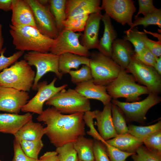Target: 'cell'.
Listing matches in <instances>:
<instances>
[{
	"mask_svg": "<svg viewBox=\"0 0 161 161\" xmlns=\"http://www.w3.org/2000/svg\"><path fill=\"white\" fill-rule=\"evenodd\" d=\"M94 140L79 136L74 142V148L78 160L82 161H94L93 152Z\"/></svg>",
	"mask_w": 161,
	"mask_h": 161,
	"instance_id": "obj_26",
	"label": "cell"
},
{
	"mask_svg": "<svg viewBox=\"0 0 161 161\" xmlns=\"http://www.w3.org/2000/svg\"><path fill=\"white\" fill-rule=\"evenodd\" d=\"M135 54L132 45L123 38H117L112 45L111 58L121 68L125 70Z\"/></svg>",
	"mask_w": 161,
	"mask_h": 161,
	"instance_id": "obj_18",
	"label": "cell"
},
{
	"mask_svg": "<svg viewBox=\"0 0 161 161\" xmlns=\"http://www.w3.org/2000/svg\"><path fill=\"white\" fill-rule=\"evenodd\" d=\"M125 70L131 73L136 81L148 88L150 92L158 95L161 93V75L153 67L145 64L134 55Z\"/></svg>",
	"mask_w": 161,
	"mask_h": 161,
	"instance_id": "obj_9",
	"label": "cell"
},
{
	"mask_svg": "<svg viewBox=\"0 0 161 161\" xmlns=\"http://www.w3.org/2000/svg\"><path fill=\"white\" fill-rule=\"evenodd\" d=\"M32 119L30 112L23 115L0 113V133L14 135L24 125Z\"/></svg>",
	"mask_w": 161,
	"mask_h": 161,
	"instance_id": "obj_19",
	"label": "cell"
},
{
	"mask_svg": "<svg viewBox=\"0 0 161 161\" xmlns=\"http://www.w3.org/2000/svg\"><path fill=\"white\" fill-rule=\"evenodd\" d=\"M12 0H0V9L5 12L11 10Z\"/></svg>",
	"mask_w": 161,
	"mask_h": 161,
	"instance_id": "obj_47",
	"label": "cell"
},
{
	"mask_svg": "<svg viewBox=\"0 0 161 161\" xmlns=\"http://www.w3.org/2000/svg\"><path fill=\"white\" fill-rule=\"evenodd\" d=\"M58 161H78V159L74 148V142L66 143L56 148Z\"/></svg>",
	"mask_w": 161,
	"mask_h": 161,
	"instance_id": "obj_35",
	"label": "cell"
},
{
	"mask_svg": "<svg viewBox=\"0 0 161 161\" xmlns=\"http://www.w3.org/2000/svg\"><path fill=\"white\" fill-rule=\"evenodd\" d=\"M78 161H82L80 160H78Z\"/></svg>",
	"mask_w": 161,
	"mask_h": 161,
	"instance_id": "obj_50",
	"label": "cell"
},
{
	"mask_svg": "<svg viewBox=\"0 0 161 161\" xmlns=\"http://www.w3.org/2000/svg\"><path fill=\"white\" fill-rule=\"evenodd\" d=\"M9 27L13 44L18 51L48 52L54 41V39L44 35L33 27H16L10 24Z\"/></svg>",
	"mask_w": 161,
	"mask_h": 161,
	"instance_id": "obj_2",
	"label": "cell"
},
{
	"mask_svg": "<svg viewBox=\"0 0 161 161\" xmlns=\"http://www.w3.org/2000/svg\"><path fill=\"white\" fill-rule=\"evenodd\" d=\"M90 67L94 83L107 86L117 77L120 67L111 58L95 51L91 53Z\"/></svg>",
	"mask_w": 161,
	"mask_h": 161,
	"instance_id": "obj_6",
	"label": "cell"
},
{
	"mask_svg": "<svg viewBox=\"0 0 161 161\" xmlns=\"http://www.w3.org/2000/svg\"><path fill=\"white\" fill-rule=\"evenodd\" d=\"M35 76L26 60L17 61L0 72V86L28 92L32 88Z\"/></svg>",
	"mask_w": 161,
	"mask_h": 161,
	"instance_id": "obj_3",
	"label": "cell"
},
{
	"mask_svg": "<svg viewBox=\"0 0 161 161\" xmlns=\"http://www.w3.org/2000/svg\"><path fill=\"white\" fill-rule=\"evenodd\" d=\"M45 104L54 107L59 112L72 114L90 111L89 99L75 89H65L57 93L47 100Z\"/></svg>",
	"mask_w": 161,
	"mask_h": 161,
	"instance_id": "obj_5",
	"label": "cell"
},
{
	"mask_svg": "<svg viewBox=\"0 0 161 161\" xmlns=\"http://www.w3.org/2000/svg\"><path fill=\"white\" fill-rule=\"evenodd\" d=\"M134 55L145 64L153 67L158 58L146 47L140 53Z\"/></svg>",
	"mask_w": 161,
	"mask_h": 161,
	"instance_id": "obj_43",
	"label": "cell"
},
{
	"mask_svg": "<svg viewBox=\"0 0 161 161\" xmlns=\"http://www.w3.org/2000/svg\"><path fill=\"white\" fill-rule=\"evenodd\" d=\"M93 152L94 161H111L106 148L101 141L94 139Z\"/></svg>",
	"mask_w": 161,
	"mask_h": 161,
	"instance_id": "obj_41",
	"label": "cell"
},
{
	"mask_svg": "<svg viewBox=\"0 0 161 161\" xmlns=\"http://www.w3.org/2000/svg\"><path fill=\"white\" fill-rule=\"evenodd\" d=\"M138 2L139 9L134 16V19L140 14L145 16L154 13L159 10L154 6L152 0H138Z\"/></svg>",
	"mask_w": 161,
	"mask_h": 161,
	"instance_id": "obj_42",
	"label": "cell"
},
{
	"mask_svg": "<svg viewBox=\"0 0 161 161\" xmlns=\"http://www.w3.org/2000/svg\"><path fill=\"white\" fill-rule=\"evenodd\" d=\"M45 133V128L39 123L33 122L32 119L24 125L14 136L16 139L36 141L41 140Z\"/></svg>",
	"mask_w": 161,
	"mask_h": 161,
	"instance_id": "obj_25",
	"label": "cell"
},
{
	"mask_svg": "<svg viewBox=\"0 0 161 161\" xmlns=\"http://www.w3.org/2000/svg\"><path fill=\"white\" fill-rule=\"evenodd\" d=\"M66 0H49V6L53 15L58 33L63 29V22L66 19L65 5Z\"/></svg>",
	"mask_w": 161,
	"mask_h": 161,
	"instance_id": "obj_27",
	"label": "cell"
},
{
	"mask_svg": "<svg viewBox=\"0 0 161 161\" xmlns=\"http://www.w3.org/2000/svg\"><path fill=\"white\" fill-rule=\"evenodd\" d=\"M136 82L132 75L121 69L117 77L106 86L107 92L113 100L124 97L127 102L137 101L140 95L150 92L146 87Z\"/></svg>",
	"mask_w": 161,
	"mask_h": 161,
	"instance_id": "obj_4",
	"label": "cell"
},
{
	"mask_svg": "<svg viewBox=\"0 0 161 161\" xmlns=\"http://www.w3.org/2000/svg\"><path fill=\"white\" fill-rule=\"evenodd\" d=\"M103 15L101 11L89 15L83 30L81 44L88 50L97 49L99 32Z\"/></svg>",
	"mask_w": 161,
	"mask_h": 161,
	"instance_id": "obj_16",
	"label": "cell"
},
{
	"mask_svg": "<svg viewBox=\"0 0 161 161\" xmlns=\"http://www.w3.org/2000/svg\"><path fill=\"white\" fill-rule=\"evenodd\" d=\"M131 157V161H161V154L151 151L142 145Z\"/></svg>",
	"mask_w": 161,
	"mask_h": 161,
	"instance_id": "obj_34",
	"label": "cell"
},
{
	"mask_svg": "<svg viewBox=\"0 0 161 161\" xmlns=\"http://www.w3.org/2000/svg\"><path fill=\"white\" fill-rule=\"evenodd\" d=\"M59 56L51 52L43 53L30 51L24 54V59L30 66H34L36 69V72L33 84V89H36L39 80L45 74L49 72L55 73L57 77L61 79L63 75L58 69Z\"/></svg>",
	"mask_w": 161,
	"mask_h": 161,
	"instance_id": "obj_8",
	"label": "cell"
},
{
	"mask_svg": "<svg viewBox=\"0 0 161 161\" xmlns=\"http://www.w3.org/2000/svg\"><path fill=\"white\" fill-rule=\"evenodd\" d=\"M144 41L145 47L155 56L158 58L161 56V42L155 41L149 38L146 34L144 36Z\"/></svg>",
	"mask_w": 161,
	"mask_h": 161,
	"instance_id": "obj_45",
	"label": "cell"
},
{
	"mask_svg": "<svg viewBox=\"0 0 161 161\" xmlns=\"http://www.w3.org/2000/svg\"><path fill=\"white\" fill-rule=\"evenodd\" d=\"M112 117L113 124L118 135L128 133L125 117L120 109L111 102Z\"/></svg>",
	"mask_w": 161,
	"mask_h": 161,
	"instance_id": "obj_30",
	"label": "cell"
},
{
	"mask_svg": "<svg viewBox=\"0 0 161 161\" xmlns=\"http://www.w3.org/2000/svg\"><path fill=\"white\" fill-rule=\"evenodd\" d=\"M153 67L160 75H161V56L158 57Z\"/></svg>",
	"mask_w": 161,
	"mask_h": 161,
	"instance_id": "obj_48",
	"label": "cell"
},
{
	"mask_svg": "<svg viewBox=\"0 0 161 161\" xmlns=\"http://www.w3.org/2000/svg\"><path fill=\"white\" fill-rule=\"evenodd\" d=\"M106 141L122 151L132 153H135L139 147L143 144L141 141L129 133L118 135Z\"/></svg>",
	"mask_w": 161,
	"mask_h": 161,
	"instance_id": "obj_23",
	"label": "cell"
},
{
	"mask_svg": "<svg viewBox=\"0 0 161 161\" xmlns=\"http://www.w3.org/2000/svg\"><path fill=\"white\" fill-rule=\"evenodd\" d=\"M161 101V98L158 95L150 92L147 97L140 101L129 103L113 99L111 101L121 110L126 122H135L144 125L148 111Z\"/></svg>",
	"mask_w": 161,
	"mask_h": 161,
	"instance_id": "obj_7",
	"label": "cell"
},
{
	"mask_svg": "<svg viewBox=\"0 0 161 161\" xmlns=\"http://www.w3.org/2000/svg\"><path fill=\"white\" fill-rule=\"evenodd\" d=\"M38 161H58V154L55 151H47L40 157Z\"/></svg>",
	"mask_w": 161,
	"mask_h": 161,
	"instance_id": "obj_46",
	"label": "cell"
},
{
	"mask_svg": "<svg viewBox=\"0 0 161 161\" xmlns=\"http://www.w3.org/2000/svg\"><path fill=\"white\" fill-rule=\"evenodd\" d=\"M100 0H66V18L82 14H91L101 11Z\"/></svg>",
	"mask_w": 161,
	"mask_h": 161,
	"instance_id": "obj_21",
	"label": "cell"
},
{
	"mask_svg": "<svg viewBox=\"0 0 161 161\" xmlns=\"http://www.w3.org/2000/svg\"><path fill=\"white\" fill-rule=\"evenodd\" d=\"M128 127V133L142 142L143 140L148 136L161 130V121L160 120L154 124L146 126H140L129 124Z\"/></svg>",
	"mask_w": 161,
	"mask_h": 161,
	"instance_id": "obj_29",
	"label": "cell"
},
{
	"mask_svg": "<svg viewBox=\"0 0 161 161\" xmlns=\"http://www.w3.org/2000/svg\"><path fill=\"white\" fill-rule=\"evenodd\" d=\"M105 146L111 161H125L129 157L134 153L122 151L107 143L105 141L101 142Z\"/></svg>",
	"mask_w": 161,
	"mask_h": 161,
	"instance_id": "obj_38",
	"label": "cell"
},
{
	"mask_svg": "<svg viewBox=\"0 0 161 161\" xmlns=\"http://www.w3.org/2000/svg\"><path fill=\"white\" fill-rule=\"evenodd\" d=\"M142 142L148 149L161 154V130L148 136Z\"/></svg>",
	"mask_w": 161,
	"mask_h": 161,
	"instance_id": "obj_37",
	"label": "cell"
},
{
	"mask_svg": "<svg viewBox=\"0 0 161 161\" xmlns=\"http://www.w3.org/2000/svg\"><path fill=\"white\" fill-rule=\"evenodd\" d=\"M125 161H127L126 160Z\"/></svg>",
	"mask_w": 161,
	"mask_h": 161,
	"instance_id": "obj_52",
	"label": "cell"
},
{
	"mask_svg": "<svg viewBox=\"0 0 161 161\" xmlns=\"http://www.w3.org/2000/svg\"><path fill=\"white\" fill-rule=\"evenodd\" d=\"M15 139L18 142L21 148L27 156L34 159H38V154L44 146L42 140L30 141Z\"/></svg>",
	"mask_w": 161,
	"mask_h": 161,
	"instance_id": "obj_32",
	"label": "cell"
},
{
	"mask_svg": "<svg viewBox=\"0 0 161 161\" xmlns=\"http://www.w3.org/2000/svg\"><path fill=\"white\" fill-rule=\"evenodd\" d=\"M82 64L90 66L89 58L70 53H65L59 56L58 69L63 75L69 73L72 69H78Z\"/></svg>",
	"mask_w": 161,
	"mask_h": 161,
	"instance_id": "obj_24",
	"label": "cell"
},
{
	"mask_svg": "<svg viewBox=\"0 0 161 161\" xmlns=\"http://www.w3.org/2000/svg\"><path fill=\"white\" fill-rule=\"evenodd\" d=\"M82 35L80 32L76 33L63 29L54 39L50 52L58 56L70 53L87 58L90 57L91 52L80 42L79 38Z\"/></svg>",
	"mask_w": 161,
	"mask_h": 161,
	"instance_id": "obj_10",
	"label": "cell"
},
{
	"mask_svg": "<svg viewBox=\"0 0 161 161\" xmlns=\"http://www.w3.org/2000/svg\"><path fill=\"white\" fill-rule=\"evenodd\" d=\"M101 10L123 25L127 24L130 27L133 22L132 17L136 8L132 0H103Z\"/></svg>",
	"mask_w": 161,
	"mask_h": 161,
	"instance_id": "obj_12",
	"label": "cell"
},
{
	"mask_svg": "<svg viewBox=\"0 0 161 161\" xmlns=\"http://www.w3.org/2000/svg\"><path fill=\"white\" fill-rule=\"evenodd\" d=\"M11 10V25L16 27L31 26L37 28L33 11L26 0H12Z\"/></svg>",
	"mask_w": 161,
	"mask_h": 161,
	"instance_id": "obj_15",
	"label": "cell"
},
{
	"mask_svg": "<svg viewBox=\"0 0 161 161\" xmlns=\"http://www.w3.org/2000/svg\"><path fill=\"white\" fill-rule=\"evenodd\" d=\"M57 80L54 78L49 84L46 81L38 82L36 87L38 92L23 107L21 111L24 112H33L39 115L43 111V106L44 103L55 95L65 89L67 84L59 87L55 86Z\"/></svg>",
	"mask_w": 161,
	"mask_h": 161,
	"instance_id": "obj_11",
	"label": "cell"
},
{
	"mask_svg": "<svg viewBox=\"0 0 161 161\" xmlns=\"http://www.w3.org/2000/svg\"><path fill=\"white\" fill-rule=\"evenodd\" d=\"M69 74L71 82L74 84L86 82L93 80L90 66L83 65L79 69L71 70Z\"/></svg>",
	"mask_w": 161,
	"mask_h": 161,
	"instance_id": "obj_36",
	"label": "cell"
},
{
	"mask_svg": "<svg viewBox=\"0 0 161 161\" xmlns=\"http://www.w3.org/2000/svg\"><path fill=\"white\" fill-rule=\"evenodd\" d=\"M95 118L94 111H90L84 113L83 119L85 124L89 128V130L86 132L88 134L92 137L94 140L102 142L104 140L100 137L94 125L93 120Z\"/></svg>",
	"mask_w": 161,
	"mask_h": 161,
	"instance_id": "obj_39",
	"label": "cell"
},
{
	"mask_svg": "<svg viewBox=\"0 0 161 161\" xmlns=\"http://www.w3.org/2000/svg\"><path fill=\"white\" fill-rule=\"evenodd\" d=\"M75 89L86 98L100 101L105 106L111 102L112 98L108 94L106 86L95 84L93 80L76 84Z\"/></svg>",
	"mask_w": 161,
	"mask_h": 161,
	"instance_id": "obj_20",
	"label": "cell"
},
{
	"mask_svg": "<svg viewBox=\"0 0 161 161\" xmlns=\"http://www.w3.org/2000/svg\"><path fill=\"white\" fill-rule=\"evenodd\" d=\"M94 111L98 133L103 140L106 141L116 137L118 134L112 120L111 102L104 106L102 111L96 109Z\"/></svg>",
	"mask_w": 161,
	"mask_h": 161,
	"instance_id": "obj_17",
	"label": "cell"
},
{
	"mask_svg": "<svg viewBox=\"0 0 161 161\" xmlns=\"http://www.w3.org/2000/svg\"><path fill=\"white\" fill-rule=\"evenodd\" d=\"M26 1L32 10L38 29L44 35L53 39H56L59 33L49 5H43L38 0Z\"/></svg>",
	"mask_w": 161,
	"mask_h": 161,
	"instance_id": "obj_13",
	"label": "cell"
},
{
	"mask_svg": "<svg viewBox=\"0 0 161 161\" xmlns=\"http://www.w3.org/2000/svg\"><path fill=\"white\" fill-rule=\"evenodd\" d=\"M89 15L82 14L66 18L63 22L64 29L74 32L83 31Z\"/></svg>",
	"mask_w": 161,
	"mask_h": 161,
	"instance_id": "obj_31",
	"label": "cell"
},
{
	"mask_svg": "<svg viewBox=\"0 0 161 161\" xmlns=\"http://www.w3.org/2000/svg\"><path fill=\"white\" fill-rule=\"evenodd\" d=\"M29 97L28 92L0 86V111L18 114Z\"/></svg>",
	"mask_w": 161,
	"mask_h": 161,
	"instance_id": "obj_14",
	"label": "cell"
},
{
	"mask_svg": "<svg viewBox=\"0 0 161 161\" xmlns=\"http://www.w3.org/2000/svg\"><path fill=\"white\" fill-rule=\"evenodd\" d=\"M6 49V47H4L0 54V72L17 61L23 55L24 52L19 50L10 56L6 57L4 55Z\"/></svg>",
	"mask_w": 161,
	"mask_h": 161,
	"instance_id": "obj_40",
	"label": "cell"
},
{
	"mask_svg": "<svg viewBox=\"0 0 161 161\" xmlns=\"http://www.w3.org/2000/svg\"><path fill=\"white\" fill-rule=\"evenodd\" d=\"M101 20L104 24V30L97 49L100 53L111 58L112 44L117 38V33L108 15L105 13L103 15Z\"/></svg>",
	"mask_w": 161,
	"mask_h": 161,
	"instance_id": "obj_22",
	"label": "cell"
},
{
	"mask_svg": "<svg viewBox=\"0 0 161 161\" xmlns=\"http://www.w3.org/2000/svg\"><path fill=\"white\" fill-rule=\"evenodd\" d=\"M126 35L123 38L129 42L134 47L135 54L140 53L145 47L144 36L146 33L139 31L135 27L124 31Z\"/></svg>",
	"mask_w": 161,
	"mask_h": 161,
	"instance_id": "obj_28",
	"label": "cell"
},
{
	"mask_svg": "<svg viewBox=\"0 0 161 161\" xmlns=\"http://www.w3.org/2000/svg\"><path fill=\"white\" fill-rule=\"evenodd\" d=\"M84 114H64L52 106L43 110L37 120L46 125L45 134L56 148L74 142L79 136L86 135Z\"/></svg>",
	"mask_w": 161,
	"mask_h": 161,
	"instance_id": "obj_1",
	"label": "cell"
},
{
	"mask_svg": "<svg viewBox=\"0 0 161 161\" xmlns=\"http://www.w3.org/2000/svg\"><path fill=\"white\" fill-rule=\"evenodd\" d=\"M14 154L12 161H38L27 156L24 152L18 142L14 139L13 143Z\"/></svg>",
	"mask_w": 161,
	"mask_h": 161,
	"instance_id": "obj_44",
	"label": "cell"
},
{
	"mask_svg": "<svg viewBox=\"0 0 161 161\" xmlns=\"http://www.w3.org/2000/svg\"><path fill=\"white\" fill-rule=\"evenodd\" d=\"M0 161H1V160H0Z\"/></svg>",
	"mask_w": 161,
	"mask_h": 161,
	"instance_id": "obj_51",
	"label": "cell"
},
{
	"mask_svg": "<svg viewBox=\"0 0 161 161\" xmlns=\"http://www.w3.org/2000/svg\"><path fill=\"white\" fill-rule=\"evenodd\" d=\"M151 25H157L161 28V10L160 9L143 17H138L135 19L129 29L142 25L145 28Z\"/></svg>",
	"mask_w": 161,
	"mask_h": 161,
	"instance_id": "obj_33",
	"label": "cell"
},
{
	"mask_svg": "<svg viewBox=\"0 0 161 161\" xmlns=\"http://www.w3.org/2000/svg\"><path fill=\"white\" fill-rule=\"evenodd\" d=\"M2 25L0 24V54L3 49L4 39L2 35Z\"/></svg>",
	"mask_w": 161,
	"mask_h": 161,
	"instance_id": "obj_49",
	"label": "cell"
}]
</instances>
